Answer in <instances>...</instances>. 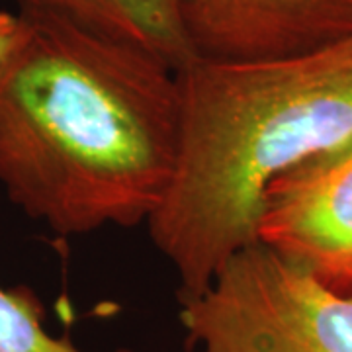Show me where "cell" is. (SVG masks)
<instances>
[{
	"label": "cell",
	"mask_w": 352,
	"mask_h": 352,
	"mask_svg": "<svg viewBox=\"0 0 352 352\" xmlns=\"http://www.w3.org/2000/svg\"><path fill=\"white\" fill-rule=\"evenodd\" d=\"M0 63V186L55 235L147 223L180 149L178 73L59 14L20 8Z\"/></svg>",
	"instance_id": "obj_1"
},
{
	"label": "cell",
	"mask_w": 352,
	"mask_h": 352,
	"mask_svg": "<svg viewBox=\"0 0 352 352\" xmlns=\"http://www.w3.org/2000/svg\"><path fill=\"white\" fill-rule=\"evenodd\" d=\"M20 8L59 14L159 57L176 73L196 61L178 0H16Z\"/></svg>",
	"instance_id": "obj_6"
},
{
	"label": "cell",
	"mask_w": 352,
	"mask_h": 352,
	"mask_svg": "<svg viewBox=\"0 0 352 352\" xmlns=\"http://www.w3.org/2000/svg\"><path fill=\"white\" fill-rule=\"evenodd\" d=\"M256 237L352 298V143L274 178L264 192Z\"/></svg>",
	"instance_id": "obj_4"
},
{
	"label": "cell",
	"mask_w": 352,
	"mask_h": 352,
	"mask_svg": "<svg viewBox=\"0 0 352 352\" xmlns=\"http://www.w3.org/2000/svg\"><path fill=\"white\" fill-rule=\"evenodd\" d=\"M0 352H85L45 327V307L25 286H0Z\"/></svg>",
	"instance_id": "obj_7"
},
{
	"label": "cell",
	"mask_w": 352,
	"mask_h": 352,
	"mask_svg": "<svg viewBox=\"0 0 352 352\" xmlns=\"http://www.w3.org/2000/svg\"><path fill=\"white\" fill-rule=\"evenodd\" d=\"M20 32H22V22L18 12L10 14L0 10V63L14 50L16 41L20 38Z\"/></svg>",
	"instance_id": "obj_8"
},
{
	"label": "cell",
	"mask_w": 352,
	"mask_h": 352,
	"mask_svg": "<svg viewBox=\"0 0 352 352\" xmlns=\"http://www.w3.org/2000/svg\"><path fill=\"white\" fill-rule=\"evenodd\" d=\"M178 319L198 352H352V298L261 241L180 300Z\"/></svg>",
	"instance_id": "obj_3"
},
{
	"label": "cell",
	"mask_w": 352,
	"mask_h": 352,
	"mask_svg": "<svg viewBox=\"0 0 352 352\" xmlns=\"http://www.w3.org/2000/svg\"><path fill=\"white\" fill-rule=\"evenodd\" d=\"M178 85V161L147 229L175 270L180 302L258 241L274 178L352 143V36L274 61L196 59Z\"/></svg>",
	"instance_id": "obj_2"
},
{
	"label": "cell",
	"mask_w": 352,
	"mask_h": 352,
	"mask_svg": "<svg viewBox=\"0 0 352 352\" xmlns=\"http://www.w3.org/2000/svg\"><path fill=\"white\" fill-rule=\"evenodd\" d=\"M116 352H135V351H131V349H118Z\"/></svg>",
	"instance_id": "obj_9"
},
{
	"label": "cell",
	"mask_w": 352,
	"mask_h": 352,
	"mask_svg": "<svg viewBox=\"0 0 352 352\" xmlns=\"http://www.w3.org/2000/svg\"><path fill=\"white\" fill-rule=\"evenodd\" d=\"M196 59L296 57L352 36V0H178Z\"/></svg>",
	"instance_id": "obj_5"
}]
</instances>
